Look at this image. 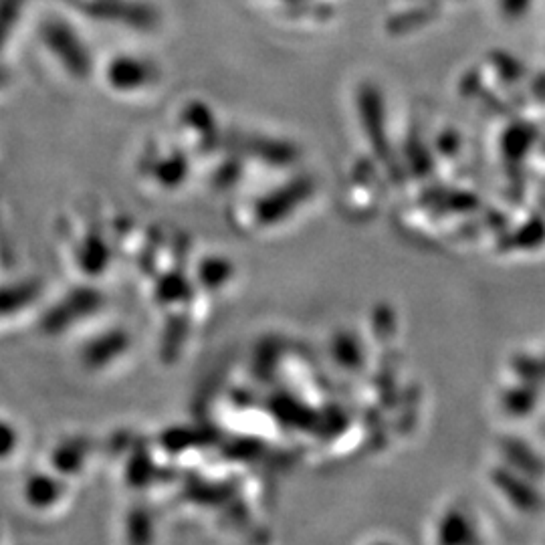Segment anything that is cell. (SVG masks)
Listing matches in <instances>:
<instances>
[{"label": "cell", "mask_w": 545, "mask_h": 545, "mask_svg": "<svg viewBox=\"0 0 545 545\" xmlns=\"http://www.w3.org/2000/svg\"><path fill=\"white\" fill-rule=\"evenodd\" d=\"M503 3V11L509 15V17H519L527 11L531 0H501Z\"/></svg>", "instance_id": "6da1fadb"}, {"label": "cell", "mask_w": 545, "mask_h": 545, "mask_svg": "<svg viewBox=\"0 0 545 545\" xmlns=\"http://www.w3.org/2000/svg\"><path fill=\"white\" fill-rule=\"evenodd\" d=\"M535 89H539V93H541V95H543V97H545V77H543V79H541V81H539V85H537V87H535Z\"/></svg>", "instance_id": "7a4b0ae2"}]
</instances>
